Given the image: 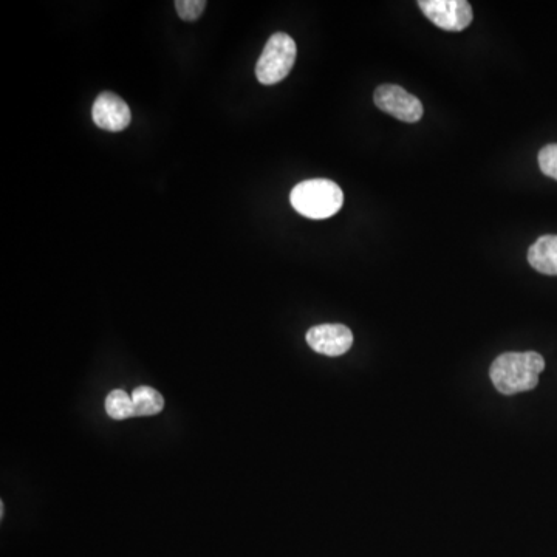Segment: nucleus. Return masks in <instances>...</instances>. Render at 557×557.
<instances>
[{"instance_id": "8", "label": "nucleus", "mask_w": 557, "mask_h": 557, "mask_svg": "<svg viewBox=\"0 0 557 557\" xmlns=\"http://www.w3.org/2000/svg\"><path fill=\"white\" fill-rule=\"evenodd\" d=\"M528 262L534 270L557 276V236H542L528 250Z\"/></svg>"}, {"instance_id": "3", "label": "nucleus", "mask_w": 557, "mask_h": 557, "mask_svg": "<svg viewBox=\"0 0 557 557\" xmlns=\"http://www.w3.org/2000/svg\"><path fill=\"white\" fill-rule=\"evenodd\" d=\"M298 48L287 33H274L256 65V76L264 86H274L287 78L296 62Z\"/></svg>"}, {"instance_id": "7", "label": "nucleus", "mask_w": 557, "mask_h": 557, "mask_svg": "<svg viewBox=\"0 0 557 557\" xmlns=\"http://www.w3.org/2000/svg\"><path fill=\"white\" fill-rule=\"evenodd\" d=\"M92 118L93 123L100 129L121 132L129 127L132 112L123 98L112 92H103L93 103Z\"/></svg>"}, {"instance_id": "5", "label": "nucleus", "mask_w": 557, "mask_h": 557, "mask_svg": "<svg viewBox=\"0 0 557 557\" xmlns=\"http://www.w3.org/2000/svg\"><path fill=\"white\" fill-rule=\"evenodd\" d=\"M373 101L378 109L404 123H418L423 117L424 110L421 101L400 86L386 84V86L378 87L373 95Z\"/></svg>"}, {"instance_id": "11", "label": "nucleus", "mask_w": 557, "mask_h": 557, "mask_svg": "<svg viewBox=\"0 0 557 557\" xmlns=\"http://www.w3.org/2000/svg\"><path fill=\"white\" fill-rule=\"evenodd\" d=\"M205 0H177L175 10L178 16L186 22H195L205 11Z\"/></svg>"}, {"instance_id": "9", "label": "nucleus", "mask_w": 557, "mask_h": 557, "mask_svg": "<svg viewBox=\"0 0 557 557\" xmlns=\"http://www.w3.org/2000/svg\"><path fill=\"white\" fill-rule=\"evenodd\" d=\"M135 417H152L160 414L165 407V400L158 390L149 386H140L132 392Z\"/></svg>"}, {"instance_id": "4", "label": "nucleus", "mask_w": 557, "mask_h": 557, "mask_svg": "<svg viewBox=\"0 0 557 557\" xmlns=\"http://www.w3.org/2000/svg\"><path fill=\"white\" fill-rule=\"evenodd\" d=\"M418 7L432 24L446 31H463L474 18L466 0H420Z\"/></svg>"}, {"instance_id": "2", "label": "nucleus", "mask_w": 557, "mask_h": 557, "mask_svg": "<svg viewBox=\"0 0 557 557\" xmlns=\"http://www.w3.org/2000/svg\"><path fill=\"white\" fill-rule=\"evenodd\" d=\"M291 206L307 219L324 220L335 216L344 203V192L332 180L313 178L294 186Z\"/></svg>"}, {"instance_id": "6", "label": "nucleus", "mask_w": 557, "mask_h": 557, "mask_svg": "<svg viewBox=\"0 0 557 557\" xmlns=\"http://www.w3.org/2000/svg\"><path fill=\"white\" fill-rule=\"evenodd\" d=\"M308 346L325 356H341L353 346V333L342 324H322L307 333Z\"/></svg>"}, {"instance_id": "1", "label": "nucleus", "mask_w": 557, "mask_h": 557, "mask_svg": "<svg viewBox=\"0 0 557 557\" xmlns=\"http://www.w3.org/2000/svg\"><path fill=\"white\" fill-rule=\"evenodd\" d=\"M545 370L544 356L536 352L503 353L489 367L494 387L502 395H516L536 389L540 373Z\"/></svg>"}, {"instance_id": "12", "label": "nucleus", "mask_w": 557, "mask_h": 557, "mask_svg": "<svg viewBox=\"0 0 557 557\" xmlns=\"http://www.w3.org/2000/svg\"><path fill=\"white\" fill-rule=\"evenodd\" d=\"M539 168L547 177L557 180V143L548 144L539 152Z\"/></svg>"}, {"instance_id": "10", "label": "nucleus", "mask_w": 557, "mask_h": 557, "mask_svg": "<svg viewBox=\"0 0 557 557\" xmlns=\"http://www.w3.org/2000/svg\"><path fill=\"white\" fill-rule=\"evenodd\" d=\"M106 412L113 420H127V418L135 417L134 401L132 395H127L124 390H112L107 395Z\"/></svg>"}]
</instances>
